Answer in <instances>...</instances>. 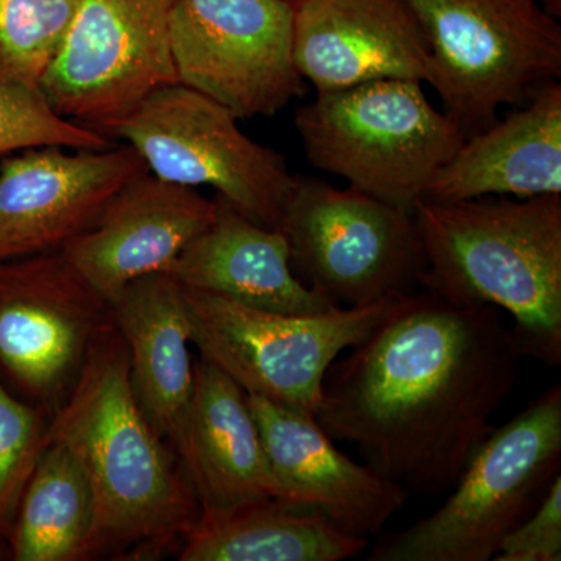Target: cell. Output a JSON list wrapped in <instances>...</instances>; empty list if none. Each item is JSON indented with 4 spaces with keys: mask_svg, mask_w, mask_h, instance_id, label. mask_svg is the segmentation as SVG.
<instances>
[{
    "mask_svg": "<svg viewBox=\"0 0 561 561\" xmlns=\"http://www.w3.org/2000/svg\"><path fill=\"white\" fill-rule=\"evenodd\" d=\"M323 379L313 419L332 440L411 494L456 485L511 397L522 350L493 306H459L420 289Z\"/></svg>",
    "mask_w": 561,
    "mask_h": 561,
    "instance_id": "obj_1",
    "label": "cell"
},
{
    "mask_svg": "<svg viewBox=\"0 0 561 561\" xmlns=\"http://www.w3.org/2000/svg\"><path fill=\"white\" fill-rule=\"evenodd\" d=\"M47 435L68 446L91 485L94 526L83 561L179 553L202 504L180 457L140 412L117 327L91 354Z\"/></svg>",
    "mask_w": 561,
    "mask_h": 561,
    "instance_id": "obj_2",
    "label": "cell"
},
{
    "mask_svg": "<svg viewBox=\"0 0 561 561\" xmlns=\"http://www.w3.org/2000/svg\"><path fill=\"white\" fill-rule=\"evenodd\" d=\"M412 216L426 261L421 289L504 309L523 356L560 367L561 195L423 198Z\"/></svg>",
    "mask_w": 561,
    "mask_h": 561,
    "instance_id": "obj_3",
    "label": "cell"
},
{
    "mask_svg": "<svg viewBox=\"0 0 561 561\" xmlns=\"http://www.w3.org/2000/svg\"><path fill=\"white\" fill-rule=\"evenodd\" d=\"M295 127L313 168L411 214L467 140L415 80L317 92L295 113Z\"/></svg>",
    "mask_w": 561,
    "mask_h": 561,
    "instance_id": "obj_4",
    "label": "cell"
},
{
    "mask_svg": "<svg viewBox=\"0 0 561 561\" xmlns=\"http://www.w3.org/2000/svg\"><path fill=\"white\" fill-rule=\"evenodd\" d=\"M561 386L490 432L440 508L383 534L368 561H489L561 474Z\"/></svg>",
    "mask_w": 561,
    "mask_h": 561,
    "instance_id": "obj_5",
    "label": "cell"
},
{
    "mask_svg": "<svg viewBox=\"0 0 561 561\" xmlns=\"http://www.w3.org/2000/svg\"><path fill=\"white\" fill-rule=\"evenodd\" d=\"M430 41L431 87L467 138L561 76V27L537 0H405Z\"/></svg>",
    "mask_w": 561,
    "mask_h": 561,
    "instance_id": "obj_6",
    "label": "cell"
},
{
    "mask_svg": "<svg viewBox=\"0 0 561 561\" xmlns=\"http://www.w3.org/2000/svg\"><path fill=\"white\" fill-rule=\"evenodd\" d=\"M181 289L191 343L201 359L230 376L245 393L309 415L319 404L332 362L364 341L398 301L290 316L210 291Z\"/></svg>",
    "mask_w": 561,
    "mask_h": 561,
    "instance_id": "obj_7",
    "label": "cell"
},
{
    "mask_svg": "<svg viewBox=\"0 0 561 561\" xmlns=\"http://www.w3.org/2000/svg\"><path fill=\"white\" fill-rule=\"evenodd\" d=\"M278 230L291 268L343 308H360L421 289L426 271L413 216L354 190L295 176Z\"/></svg>",
    "mask_w": 561,
    "mask_h": 561,
    "instance_id": "obj_8",
    "label": "cell"
},
{
    "mask_svg": "<svg viewBox=\"0 0 561 561\" xmlns=\"http://www.w3.org/2000/svg\"><path fill=\"white\" fill-rule=\"evenodd\" d=\"M238 121L176 81L151 92L108 135L138 151L158 179L210 186L251 220L278 230L295 176L279 151L251 139Z\"/></svg>",
    "mask_w": 561,
    "mask_h": 561,
    "instance_id": "obj_9",
    "label": "cell"
},
{
    "mask_svg": "<svg viewBox=\"0 0 561 561\" xmlns=\"http://www.w3.org/2000/svg\"><path fill=\"white\" fill-rule=\"evenodd\" d=\"M114 328L111 302L60 250L0 262V383L49 419Z\"/></svg>",
    "mask_w": 561,
    "mask_h": 561,
    "instance_id": "obj_10",
    "label": "cell"
},
{
    "mask_svg": "<svg viewBox=\"0 0 561 561\" xmlns=\"http://www.w3.org/2000/svg\"><path fill=\"white\" fill-rule=\"evenodd\" d=\"M173 0H79L39 91L65 119L108 136L151 92L176 83Z\"/></svg>",
    "mask_w": 561,
    "mask_h": 561,
    "instance_id": "obj_11",
    "label": "cell"
},
{
    "mask_svg": "<svg viewBox=\"0 0 561 561\" xmlns=\"http://www.w3.org/2000/svg\"><path fill=\"white\" fill-rule=\"evenodd\" d=\"M294 20L291 0H173L176 81L239 121L273 116L305 92Z\"/></svg>",
    "mask_w": 561,
    "mask_h": 561,
    "instance_id": "obj_12",
    "label": "cell"
},
{
    "mask_svg": "<svg viewBox=\"0 0 561 561\" xmlns=\"http://www.w3.org/2000/svg\"><path fill=\"white\" fill-rule=\"evenodd\" d=\"M149 172L138 151L36 147L0 162V262L61 250L90 230L108 203Z\"/></svg>",
    "mask_w": 561,
    "mask_h": 561,
    "instance_id": "obj_13",
    "label": "cell"
},
{
    "mask_svg": "<svg viewBox=\"0 0 561 561\" xmlns=\"http://www.w3.org/2000/svg\"><path fill=\"white\" fill-rule=\"evenodd\" d=\"M294 61L317 92L378 80L432 84L423 25L405 0H294Z\"/></svg>",
    "mask_w": 561,
    "mask_h": 561,
    "instance_id": "obj_14",
    "label": "cell"
},
{
    "mask_svg": "<svg viewBox=\"0 0 561 561\" xmlns=\"http://www.w3.org/2000/svg\"><path fill=\"white\" fill-rule=\"evenodd\" d=\"M214 216L216 202L195 187L146 172L125 184L90 230L60 251L113 306L133 280L168 272Z\"/></svg>",
    "mask_w": 561,
    "mask_h": 561,
    "instance_id": "obj_15",
    "label": "cell"
},
{
    "mask_svg": "<svg viewBox=\"0 0 561 561\" xmlns=\"http://www.w3.org/2000/svg\"><path fill=\"white\" fill-rule=\"evenodd\" d=\"M247 398L268 461L294 504L365 538L381 534L404 507L408 490L339 451L313 415L257 394Z\"/></svg>",
    "mask_w": 561,
    "mask_h": 561,
    "instance_id": "obj_16",
    "label": "cell"
},
{
    "mask_svg": "<svg viewBox=\"0 0 561 561\" xmlns=\"http://www.w3.org/2000/svg\"><path fill=\"white\" fill-rule=\"evenodd\" d=\"M140 412L184 465L194 359L183 289L171 273L133 280L113 305Z\"/></svg>",
    "mask_w": 561,
    "mask_h": 561,
    "instance_id": "obj_17",
    "label": "cell"
},
{
    "mask_svg": "<svg viewBox=\"0 0 561 561\" xmlns=\"http://www.w3.org/2000/svg\"><path fill=\"white\" fill-rule=\"evenodd\" d=\"M561 195V84L549 81L523 108L465 140L434 176L424 198Z\"/></svg>",
    "mask_w": 561,
    "mask_h": 561,
    "instance_id": "obj_18",
    "label": "cell"
},
{
    "mask_svg": "<svg viewBox=\"0 0 561 561\" xmlns=\"http://www.w3.org/2000/svg\"><path fill=\"white\" fill-rule=\"evenodd\" d=\"M214 202V220L168 271L181 286L290 316L337 306L295 276L283 232L251 220L219 194Z\"/></svg>",
    "mask_w": 561,
    "mask_h": 561,
    "instance_id": "obj_19",
    "label": "cell"
},
{
    "mask_svg": "<svg viewBox=\"0 0 561 561\" xmlns=\"http://www.w3.org/2000/svg\"><path fill=\"white\" fill-rule=\"evenodd\" d=\"M184 468L202 513L264 500L291 502L268 461L245 391L201 357L194 360Z\"/></svg>",
    "mask_w": 561,
    "mask_h": 561,
    "instance_id": "obj_20",
    "label": "cell"
},
{
    "mask_svg": "<svg viewBox=\"0 0 561 561\" xmlns=\"http://www.w3.org/2000/svg\"><path fill=\"white\" fill-rule=\"evenodd\" d=\"M368 538L348 534L305 505L278 500L203 512L181 545L180 561H342L367 551Z\"/></svg>",
    "mask_w": 561,
    "mask_h": 561,
    "instance_id": "obj_21",
    "label": "cell"
},
{
    "mask_svg": "<svg viewBox=\"0 0 561 561\" xmlns=\"http://www.w3.org/2000/svg\"><path fill=\"white\" fill-rule=\"evenodd\" d=\"M92 526L87 472L68 446L47 435L11 531V560L83 561Z\"/></svg>",
    "mask_w": 561,
    "mask_h": 561,
    "instance_id": "obj_22",
    "label": "cell"
},
{
    "mask_svg": "<svg viewBox=\"0 0 561 561\" xmlns=\"http://www.w3.org/2000/svg\"><path fill=\"white\" fill-rule=\"evenodd\" d=\"M79 0H0V76L39 88Z\"/></svg>",
    "mask_w": 561,
    "mask_h": 561,
    "instance_id": "obj_23",
    "label": "cell"
},
{
    "mask_svg": "<svg viewBox=\"0 0 561 561\" xmlns=\"http://www.w3.org/2000/svg\"><path fill=\"white\" fill-rule=\"evenodd\" d=\"M111 146L102 133L60 116L39 88L0 76V157L36 147L103 150Z\"/></svg>",
    "mask_w": 561,
    "mask_h": 561,
    "instance_id": "obj_24",
    "label": "cell"
},
{
    "mask_svg": "<svg viewBox=\"0 0 561 561\" xmlns=\"http://www.w3.org/2000/svg\"><path fill=\"white\" fill-rule=\"evenodd\" d=\"M50 419L0 383V541L9 542L24 491L47 443Z\"/></svg>",
    "mask_w": 561,
    "mask_h": 561,
    "instance_id": "obj_25",
    "label": "cell"
},
{
    "mask_svg": "<svg viewBox=\"0 0 561 561\" xmlns=\"http://www.w3.org/2000/svg\"><path fill=\"white\" fill-rule=\"evenodd\" d=\"M494 561L561 560V474L540 504L501 542Z\"/></svg>",
    "mask_w": 561,
    "mask_h": 561,
    "instance_id": "obj_26",
    "label": "cell"
},
{
    "mask_svg": "<svg viewBox=\"0 0 561 561\" xmlns=\"http://www.w3.org/2000/svg\"><path fill=\"white\" fill-rule=\"evenodd\" d=\"M0 560H11L9 542L0 541Z\"/></svg>",
    "mask_w": 561,
    "mask_h": 561,
    "instance_id": "obj_27",
    "label": "cell"
},
{
    "mask_svg": "<svg viewBox=\"0 0 561 561\" xmlns=\"http://www.w3.org/2000/svg\"><path fill=\"white\" fill-rule=\"evenodd\" d=\"M291 2H294V0H291Z\"/></svg>",
    "mask_w": 561,
    "mask_h": 561,
    "instance_id": "obj_28",
    "label": "cell"
}]
</instances>
